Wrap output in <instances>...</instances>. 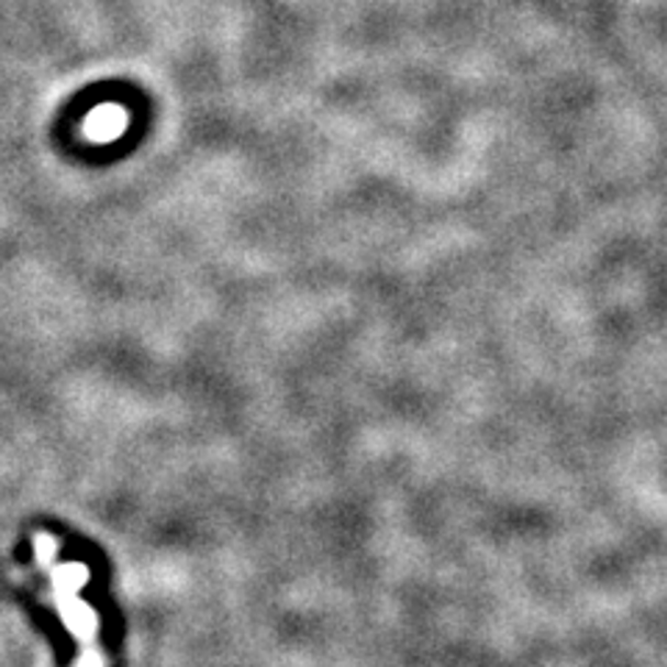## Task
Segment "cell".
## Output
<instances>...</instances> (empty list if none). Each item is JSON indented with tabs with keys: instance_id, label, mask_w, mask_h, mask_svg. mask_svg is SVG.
Segmentation results:
<instances>
[{
	"instance_id": "obj_1",
	"label": "cell",
	"mask_w": 667,
	"mask_h": 667,
	"mask_svg": "<svg viewBox=\"0 0 667 667\" xmlns=\"http://www.w3.org/2000/svg\"><path fill=\"white\" fill-rule=\"evenodd\" d=\"M34 551H36V562L40 567H54V556H56V540L45 532H36L34 537Z\"/></svg>"
}]
</instances>
